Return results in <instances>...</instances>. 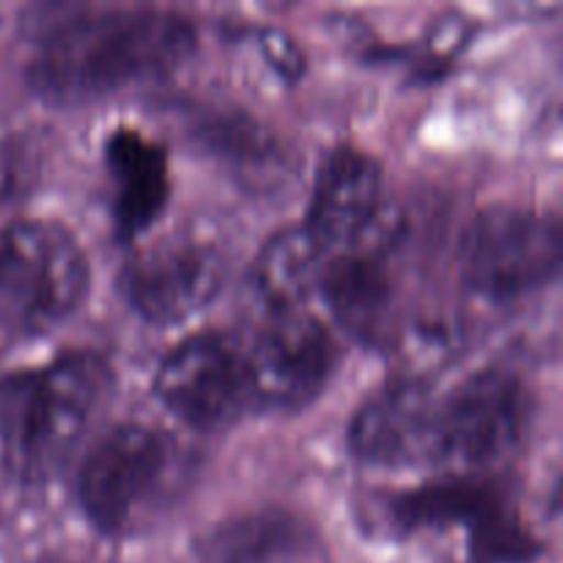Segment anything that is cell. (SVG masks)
I'll return each mask as SVG.
<instances>
[{"mask_svg": "<svg viewBox=\"0 0 563 563\" xmlns=\"http://www.w3.org/2000/svg\"><path fill=\"white\" fill-rule=\"evenodd\" d=\"M198 31L170 9H102L60 20L36 44L27 82L53 104H86L159 82L192 58Z\"/></svg>", "mask_w": 563, "mask_h": 563, "instance_id": "obj_1", "label": "cell"}, {"mask_svg": "<svg viewBox=\"0 0 563 563\" xmlns=\"http://www.w3.org/2000/svg\"><path fill=\"white\" fill-rule=\"evenodd\" d=\"M113 390V368L91 350H75L38 368L0 379V440L22 478L55 476L75 454Z\"/></svg>", "mask_w": 563, "mask_h": 563, "instance_id": "obj_2", "label": "cell"}, {"mask_svg": "<svg viewBox=\"0 0 563 563\" xmlns=\"http://www.w3.org/2000/svg\"><path fill=\"white\" fill-rule=\"evenodd\" d=\"M181 454L146 423H119L86 451L75 493L97 531L121 537L146 522L174 493Z\"/></svg>", "mask_w": 563, "mask_h": 563, "instance_id": "obj_3", "label": "cell"}, {"mask_svg": "<svg viewBox=\"0 0 563 563\" xmlns=\"http://www.w3.org/2000/svg\"><path fill=\"white\" fill-rule=\"evenodd\" d=\"M456 262L462 284L482 300H522L559 275L561 229L533 209L493 203L465 225Z\"/></svg>", "mask_w": 563, "mask_h": 563, "instance_id": "obj_4", "label": "cell"}, {"mask_svg": "<svg viewBox=\"0 0 563 563\" xmlns=\"http://www.w3.org/2000/svg\"><path fill=\"white\" fill-rule=\"evenodd\" d=\"M531 416V390L520 374L498 366L471 374L440 396L438 467L487 476L520 451Z\"/></svg>", "mask_w": 563, "mask_h": 563, "instance_id": "obj_5", "label": "cell"}, {"mask_svg": "<svg viewBox=\"0 0 563 563\" xmlns=\"http://www.w3.org/2000/svg\"><path fill=\"white\" fill-rule=\"evenodd\" d=\"M88 286L86 251L58 220H16L0 234V291L31 328L69 319Z\"/></svg>", "mask_w": 563, "mask_h": 563, "instance_id": "obj_6", "label": "cell"}, {"mask_svg": "<svg viewBox=\"0 0 563 563\" xmlns=\"http://www.w3.org/2000/svg\"><path fill=\"white\" fill-rule=\"evenodd\" d=\"M159 405L198 432H218L256 410L245 344L223 330L176 344L154 374Z\"/></svg>", "mask_w": 563, "mask_h": 563, "instance_id": "obj_7", "label": "cell"}, {"mask_svg": "<svg viewBox=\"0 0 563 563\" xmlns=\"http://www.w3.org/2000/svg\"><path fill=\"white\" fill-rule=\"evenodd\" d=\"M229 273L212 240L170 234L141 247L121 264L115 291L148 324H179L220 295Z\"/></svg>", "mask_w": 563, "mask_h": 563, "instance_id": "obj_8", "label": "cell"}, {"mask_svg": "<svg viewBox=\"0 0 563 563\" xmlns=\"http://www.w3.org/2000/svg\"><path fill=\"white\" fill-rule=\"evenodd\" d=\"M256 410H300L317 399L339 363L330 330L306 308L269 313L245 344Z\"/></svg>", "mask_w": 563, "mask_h": 563, "instance_id": "obj_9", "label": "cell"}, {"mask_svg": "<svg viewBox=\"0 0 563 563\" xmlns=\"http://www.w3.org/2000/svg\"><path fill=\"white\" fill-rule=\"evenodd\" d=\"M399 231L401 220L385 209L361 240L330 253L319 278V295L333 319L361 344H385L394 328L396 284L390 258Z\"/></svg>", "mask_w": 563, "mask_h": 563, "instance_id": "obj_10", "label": "cell"}, {"mask_svg": "<svg viewBox=\"0 0 563 563\" xmlns=\"http://www.w3.org/2000/svg\"><path fill=\"white\" fill-rule=\"evenodd\" d=\"M185 130L198 152L253 196H286L297 185L302 159L295 146L247 110L198 104L187 110Z\"/></svg>", "mask_w": 563, "mask_h": 563, "instance_id": "obj_11", "label": "cell"}, {"mask_svg": "<svg viewBox=\"0 0 563 563\" xmlns=\"http://www.w3.org/2000/svg\"><path fill=\"white\" fill-rule=\"evenodd\" d=\"M438 418L440 396L423 379H394L363 401L346 429V445L372 467H438Z\"/></svg>", "mask_w": 563, "mask_h": 563, "instance_id": "obj_12", "label": "cell"}, {"mask_svg": "<svg viewBox=\"0 0 563 563\" xmlns=\"http://www.w3.org/2000/svg\"><path fill=\"white\" fill-rule=\"evenodd\" d=\"M383 212L379 159L350 143L330 148L313 176L311 203L302 225L333 253L361 240Z\"/></svg>", "mask_w": 563, "mask_h": 563, "instance_id": "obj_13", "label": "cell"}, {"mask_svg": "<svg viewBox=\"0 0 563 563\" xmlns=\"http://www.w3.org/2000/svg\"><path fill=\"white\" fill-rule=\"evenodd\" d=\"M104 163L113 181L115 236L132 242L152 229L168 203V148L132 126H119L104 141Z\"/></svg>", "mask_w": 563, "mask_h": 563, "instance_id": "obj_14", "label": "cell"}, {"mask_svg": "<svg viewBox=\"0 0 563 563\" xmlns=\"http://www.w3.org/2000/svg\"><path fill=\"white\" fill-rule=\"evenodd\" d=\"M506 493L487 476H451L405 493L383 495L377 504V522L388 537H410L416 531L473 526L506 506Z\"/></svg>", "mask_w": 563, "mask_h": 563, "instance_id": "obj_15", "label": "cell"}, {"mask_svg": "<svg viewBox=\"0 0 563 563\" xmlns=\"http://www.w3.org/2000/svg\"><path fill=\"white\" fill-rule=\"evenodd\" d=\"M313 537L295 515L262 509L231 517L198 539L203 563H289L308 553Z\"/></svg>", "mask_w": 563, "mask_h": 563, "instance_id": "obj_16", "label": "cell"}, {"mask_svg": "<svg viewBox=\"0 0 563 563\" xmlns=\"http://www.w3.org/2000/svg\"><path fill=\"white\" fill-rule=\"evenodd\" d=\"M328 256V247L306 225L280 229L264 242L253 262V291L269 313L302 308V302L319 291V278Z\"/></svg>", "mask_w": 563, "mask_h": 563, "instance_id": "obj_17", "label": "cell"}, {"mask_svg": "<svg viewBox=\"0 0 563 563\" xmlns=\"http://www.w3.org/2000/svg\"><path fill=\"white\" fill-rule=\"evenodd\" d=\"M49 137L36 126L11 124L0 130V201H22L44 179Z\"/></svg>", "mask_w": 563, "mask_h": 563, "instance_id": "obj_18", "label": "cell"}, {"mask_svg": "<svg viewBox=\"0 0 563 563\" xmlns=\"http://www.w3.org/2000/svg\"><path fill=\"white\" fill-rule=\"evenodd\" d=\"M467 555L471 563H531L542 555V542L506 504L467 531Z\"/></svg>", "mask_w": 563, "mask_h": 563, "instance_id": "obj_19", "label": "cell"}, {"mask_svg": "<svg viewBox=\"0 0 563 563\" xmlns=\"http://www.w3.org/2000/svg\"><path fill=\"white\" fill-rule=\"evenodd\" d=\"M258 47L264 60L284 77L286 82H297L306 71V53L300 44L280 27H262L258 31Z\"/></svg>", "mask_w": 563, "mask_h": 563, "instance_id": "obj_20", "label": "cell"}]
</instances>
